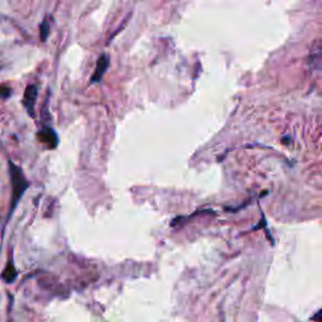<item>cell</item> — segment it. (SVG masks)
<instances>
[{
  "label": "cell",
  "mask_w": 322,
  "mask_h": 322,
  "mask_svg": "<svg viewBox=\"0 0 322 322\" xmlns=\"http://www.w3.org/2000/svg\"><path fill=\"white\" fill-rule=\"evenodd\" d=\"M108 64H110V58H108L107 54H102L101 57L97 60V64H96V71L93 73V76L91 77V83H97L103 77L104 72L108 68Z\"/></svg>",
  "instance_id": "cell-2"
},
{
  "label": "cell",
  "mask_w": 322,
  "mask_h": 322,
  "mask_svg": "<svg viewBox=\"0 0 322 322\" xmlns=\"http://www.w3.org/2000/svg\"><path fill=\"white\" fill-rule=\"evenodd\" d=\"M8 88H6V87H3V97L4 99H6V97H8Z\"/></svg>",
  "instance_id": "cell-7"
},
{
  "label": "cell",
  "mask_w": 322,
  "mask_h": 322,
  "mask_svg": "<svg viewBox=\"0 0 322 322\" xmlns=\"http://www.w3.org/2000/svg\"><path fill=\"white\" fill-rule=\"evenodd\" d=\"M312 321H316V322H322V308L317 313H315L312 316Z\"/></svg>",
  "instance_id": "cell-6"
},
{
  "label": "cell",
  "mask_w": 322,
  "mask_h": 322,
  "mask_svg": "<svg viewBox=\"0 0 322 322\" xmlns=\"http://www.w3.org/2000/svg\"><path fill=\"white\" fill-rule=\"evenodd\" d=\"M37 87L33 86V84H30V86L27 87V90L24 92V99H23V103L25 106V108L28 110L30 115H33V110H34V104H36V100H37Z\"/></svg>",
  "instance_id": "cell-3"
},
{
  "label": "cell",
  "mask_w": 322,
  "mask_h": 322,
  "mask_svg": "<svg viewBox=\"0 0 322 322\" xmlns=\"http://www.w3.org/2000/svg\"><path fill=\"white\" fill-rule=\"evenodd\" d=\"M38 138H39V140L42 141V142L47 143L48 146L52 147V149H54V147L57 146L58 138H57V135H56V132H54L52 128H49V127L43 128L42 131L38 134Z\"/></svg>",
  "instance_id": "cell-4"
},
{
  "label": "cell",
  "mask_w": 322,
  "mask_h": 322,
  "mask_svg": "<svg viewBox=\"0 0 322 322\" xmlns=\"http://www.w3.org/2000/svg\"><path fill=\"white\" fill-rule=\"evenodd\" d=\"M9 169H10V178H12V185H13V195H12V209H10V213L14 210V208L18 204L19 199L21 198L23 193L27 190L28 185L29 182L27 181V179L24 178L23 173L19 169L17 165H14L13 161H9ZM9 213V215H10Z\"/></svg>",
  "instance_id": "cell-1"
},
{
  "label": "cell",
  "mask_w": 322,
  "mask_h": 322,
  "mask_svg": "<svg viewBox=\"0 0 322 322\" xmlns=\"http://www.w3.org/2000/svg\"><path fill=\"white\" fill-rule=\"evenodd\" d=\"M49 30H51L49 23H48L47 20H44L40 24V40H42V42L47 40L48 36H49Z\"/></svg>",
  "instance_id": "cell-5"
}]
</instances>
